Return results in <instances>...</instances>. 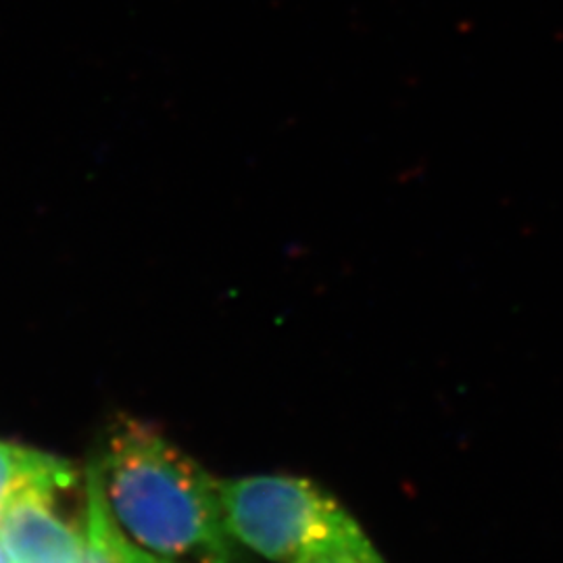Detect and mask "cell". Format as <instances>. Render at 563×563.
I'll list each match as a JSON object with an SVG mask.
<instances>
[{"label": "cell", "instance_id": "obj_1", "mask_svg": "<svg viewBox=\"0 0 563 563\" xmlns=\"http://www.w3.org/2000/svg\"><path fill=\"white\" fill-rule=\"evenodd\" d=\"M121 534L157 563H234L220 483L136 420L118 423L95 463Z\"/></svg>", "mask_w": 563, "mask_h": 563}, {"label": "cell", "instance_id": "obj_2", "mask_svg": "<svg viewBox=\"0 0 563 563\" xmlns=\"http://www.w3.org/2000/svg\"><path fill=\"white\" fill-rule=\"evenodd\" d=\"M230 539L269 562H295L322 547H363L351 516L318 486L290 476H253L220 483Z\"/></svg>", "mask_w": 563, "mask_h": 563}, {"label": "cell", "instance_id": "obj_3", "mask_svg": "<svg viewBox=\"0 0 563 563\" xmlns=\"http://www.w3.org/2000/svg\"><path fill=\"white\" fill-rule=\"evenodd\" d=\"M67 484L23 488L0 516V544L11 563H80L86 528L60 514L57 493Z\"/></svg>", "mask_w": 563, "mask_h": 563}, {"label": "cell", "instance_id": "obj_4", "mask_svg": "<svg viewBox=\"0 0 563 563\" xmlns=\"http://www.w3.org/2000/svg\"><path fill=\"white\" fill-rule=\"evenodd\" d=\"M86 551L80 563H157L130 543L111 520L95 463L86 474Z\"/></svg>", "mask_w": 563, "mask_h": 563}, {"label": "cell", "instance_id": "obj_5", "mask_svg": "<svg viewBox=\"0 0 563 563\" xmlns=\"http://www.w3.org/2000/svg\"><path fill=\"white\" fill-rule=\"evenodd\" d=\"M38 483H74V472L59 457L0 441V516L23 488Z\"/></svg>", "mask_w": 563, "mask_h": 563}, {"label": "cell", "instance_id": "obj_6", "mask_svg": "<svg viewBox=\"0 0 563 563\" xmlns=\"http://www.w3.org/2000/svg\"><path fill=\"white\" fill-rule=\"evenodd\" d=\"M292 563H383L372 549L363 547H322L299 555Z\"/></svg>", "mask_w": 563, "mask_h": 563}, {"label": "cell", "instance_id": "obj_7", "mask_svg": "<svg viewBox=\"0 0 563 563\" xmlns=\"http://www.w3.org/2000/svg\"><path fill=\"white\" fill-rule=\"evenodd\" d=\"M0 563H11L9 558H7V553H4V549H2V544H0Z\"/></svg>", "mask_w": 563, "mask_h": 563}]
</instances>
